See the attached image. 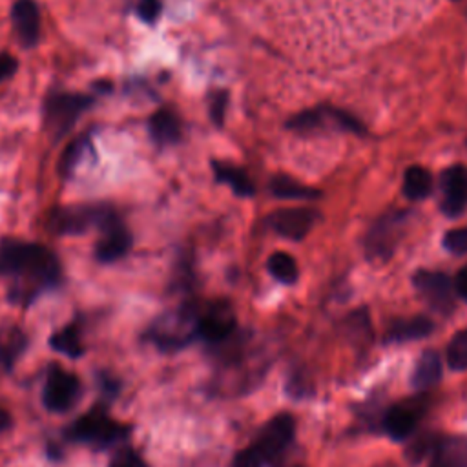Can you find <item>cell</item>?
<instances>
[{
	"label": "cell",
	"instance_id": "9",
	"mask_svg": "<svg viewBox=\"0 0 467 467\" xmlns=\"http://www.w3.org/2000/svg\"><path fill=\"white\" fill-rule=\"evenodd\" d=\"M425 407H427V400L423 396H416L392 405L383 416L385 432L394 441L407 440L414 432L421 414L425 412Z\"/></svg>",
	"mask_w": 467,
	"mask_h": 467
},
{
	"label": "cell",
	"instance_id": "24",
	"mask_svg": "<svg viewBox=\"0 0 467 467\" xmlns=\"http://www.w3.org/2000/svg\"><path fill=\"white\" fill-rule=\"evenodd\" d=\"M270 190L275 197L281 199H316L317 192L314 188H308L288 175H275L270 182Z\"/></svg>",
	"mask_w": 467,
	"mask_h": 467
},
{
	"label": "cell",
	"instance_id": "33",
	"mask_svg": "<svg viewBox=\"0 0 467 467\" xmlns=\"http://www.w3.org/2000/svg\"><path fill=\"white\" fill-rule=\"evenodd\" d=\"M16 71V58L9 53H0V82L7 80Z\"/></svg>",
	"mask_w": 467,
	"mask_h": 467
},
{
	"label": "cell",
	"instance_id": "26",
	"mask_svg": "<svg viewBox=\"0 0 467 467\" xmlns=\"http://www.w3.org/2000/svg\"><path fill=\"white\" fill-rule=\"evenodd\" d=\"M447 365L452 370H465L467 368V330H458L449 345H447Z\"/></svg>",
	"mask_w": 467,
	"mask_h": 467
},
{
	"label": "cell",
	"instance_id": "22",
	"mask_svg": "<svg viewBox=\"0 0 467 467\" xmlns=\"http://www.w3.org/2000/svg\"><path fill=\"white\" fill-rule=\"evenodd\" d=\"M213 171H215L217 181L228 184L237 195L248 197V195L254 193V184L243 170L234 168V166L224 164V162H213Z\"/></svg>",
	"mask_w": 467,
	"mask_h": 467
},
{
	"label": "cell",
	"instance_id": "12",
	"mask_svg": "<svg viewBox=\"0 0 467 467\" xmlns=\"http://www.w3.org/2000/svg\"><path fill=\"white\" fill-rule=\"evenodd\" d=\"M268 223L270 228L279 235L299 241L312 230L316 223V213L308 208L277 210L274 215H270Z\"/></svg>",
	"mask_w": 467,
	"mask_h": 467
},
{
	"label": "cell",
	"instance_id": "11",
	"mask_svg": "<svg viewBox=\"0 0 467 467\" xmlns=\"http://www.w3.org/2000/svg\"><path fill=\"white\" fill-rule=\"evenodd\" d=\"M414 286L431 303V306L445 312L452 306V283L441 272L420 270L414 275Z\"/></svg>",
	"mask_w": 467,
	"mask_h": 467
},
{
	"label": "cell",
	"instance_id": "34",
	"mask_svg": "<svg viewBox=\"0 0 467 467\" xmlns=\"http://www.w3.org/2000/svg\"><path fill=\"white\" fill-rule=\"evenodd\" d=\"M97 381H99V387H100V390H102L104 394H108V396H117V392H119V381H117V378L109 376L108 372H100Z\"/></svg>",
	"mask_w": 467,
	"mask_h": 467
},
{
	"label": "cell",
	"instance_id": "27",
	"mask_svg": "<svg viewBox=\"0 0 467 467\" xmlns=\"http://www.w3.org/2000/svg\"><path fill=\"white\" fill-rule=\"evenodd\" d=\"M88 148H89V137H80L75 142H71L66 148L62 159L58 161V171L62 175H69L77 168V164L82 161V157L88 153Z\"/></svg>",
	"mask_w": 467,
	"mask_h": 467
},
{
	"label": "cell",
	"instance_id": "23",
	"mask_svg": "<svg viewBox=\"0 0 467 467\" xmlns=\"http://www.w3.org/2000/svg\"><path fill=\"white\" fill-rule=\"evenodd\" d=\"M432 188L431 173L421 166H410L403 175V193L409 199L420 201L429 195Z\"/></svg>",
	"mask_w": 467,
	"mask_h": 467
},
{
	"label": "cell",
	"instance_id": "18",
	"mask_svg": "<svg viewBox=\"0 0 467 467\" xmlns=\"http://www.w3.org/2000/svg\"><path fill=\"white\" fill-rule=\"evenodd\" d=\"M434 325L429 317L425 316H414L407 319H396L392 321L390 328L387 330V341L394 343H403V341H412V339H421L432 332Z\"/></svg>",
	"mask_w": 467,
	"mask_h": 467
},
{
	"label": "cell",
	"instance_id": "4",
	"mask_svg": "<svg viewBox=\"0 0 467 467\" xmlns=\"http://www.w3.org/2000/svg\"><path fill=\"white\" fill-rule=\"evenodd\" d=\"M93 99L80 93H55L44 102V128L53 139L66 135Z\"/></svg>",
	"mask_w": 467,
	"mask_h": 467
},
{
	"label": "cell",
	"instance_id": "15",
	"mask_svg": "<svg viewBox=\"0 0 467 467\" xmlns=\"http://www.w3.org/2000/svg\"><path fill=\"white\" fill-rule=\"evenodd\" d=\"M401 215H385L368 234L367 248L372 257H387L396 243V234L401 226Z\"/></svg>",
	"mask_w": 467,
	"mask_h": 467
},
{
	"label": "cell",
	"instance_id": "19",
	"mask_svg": "<svg viewBox=\"0 0 467 467\" xmlns=\"http://www.w3.org/2000/svg\"><path fill=\"white\" fill-rule=\"evenodd\" d=\"M441 378V358L436 350H423L412 370V387L425 390Z\"/></svg>",
	"mask_w": 467,
	"mask_h": 467
},
{
	"label": "cell",
	"instance_id": "20",
	"mask_svg": "<svg viewBox=\"0 0 467 467\" xmlns=\"http://www.w3.org/2000/svg\"><path fill=\"white\" fill-rule=\"evenodd\" d=\"M27 347L26 334L16 327L0 328V367L9 370Z\"/></svg>",
	"mask_w": 467,
	"mask_h": 467
},
{
	"label": "cell",
	"instance_id": "35",
	"mask_svg": "<svg viewBox=\"0 0 467 467\" xmlns=\"http://www.w3.org/2000/svg\"><path fill=\"white\" fill-rule=\"evenodd\" d=\"M454 286H456L458 296L467 301V265L458 272L456 281H454Z\"/></svg>",
	"mask_w": 467,
	"mask_h": 467
},
{
	"label": "cell",
	"instance_id": "2",
	"mask_svg": "<svg viewBox=\"0 0 467 467\" xmlns=\"http://www.w3.org/2000/svg\"><path fill=\"white\" fill-rule=\"evenodd\" d=\"M130 431L128 425L113 420L104 407H93L66 429V438L91 445L93 449H108L124 440Z\"/></svg>",
	"mask_w": 467,
	"mask_h": 467
},
{
	"label": "cell",
	"instance_id": "1",
	"mask_svg": "<svg viewBox=\"0 0 467 467\" xmlns=\"http://www.w3.org/2000/svg\"><path fill=\"white\" fill-rule=\"evenodd\" d=\"M60 263L49 248L18 239L0 241V275L11 279L13 303L31 305L44 290L60 283Z\"/></svg>",
	"mask_w": 467,
	"mask_h": 467
},
{
	"label": "cell",
	"instance_id": "30",
	"mask_svg": "<svg viewBox=\"0 0 467 467\" xmlns=\"http://www.w3.org/2000/svg\"><path fill=\"white\" fill-rule=\"evenodd\" d=\"M265 463L266 462L263 460V456L252 445H248L235 454L232 467H263Z\"/></svg>",
	"mask_w": 467,
	"mask_h": 467
},
{
	"label": "cell",
	"instance_id": "6",
	"mask_svg": "<svg viewBox=\"0 0 467 467\" xmlns=\"http://www.w3.org/2000/svg\"><path fill=\"white\" fill-rule=\"evenodd\" d=\"M82 387L77 374L62 368L57 363L46 372L44 387H42V403L49 412H66L73 405H77L80 398Z\"/></svg>",
	"mask_w": 467,
	"mask_h": 467
},
{
	"label": "cell",
	"instance_id": "31",
	"mask_svg": "<svg viewBox=\"0 0 467 467\" xmlns=\"http://www.w3.org/2000/svg\"><path fill=\"white\" fill-rule=\"evenodd\" d=\"M135 11L142 22L153 24L161 15V0H139Z\"/></svg>",
	"mask_w": 467,
	"mask_h": 467
},
{
	"label": "cell",
	"instance_id": "29",
	"mask_svg": "<svg viewBox=\"0 0 467 467\" xmlns=\"http://www.w3.org/2000/svg\"><path fill=\"white\" fill-rule=\"evenodd\" d=\"M109 467H148V463L133 449H120L113 454Z\"/></svg>",
	"mask_w": 467,
	"mask_h": 467
},
{
	"label": "cell",
	"instance_id": "21",
	"mask_svg": "<svg viewBox=\"0 0 467 467\" xmlns=\"http://www.w3.org/2000/svg\"><path fill=\"white\" fill-rule=\"evenodd\" d=\"M49 345L55 352H60L67 358H80L86 352V347L80 337V328L77 323H69L55 330L49 337Z\"/></svg>",
	"mask_w": 467,
	"mask_h": 467
},
{
	"label": "cell",
	"instance_id": "28",
	"mask_svg": "<svg viewBox=\"0 0 467 467\" xmlns=\"http://www.w3.org/2000/svg\"><path fill=\"white\" fill-rule=\"evenodd\" d=\"M443 246L452 254L467 252V228H452L443 235Z\"/></svg>",
	"mask_w": 467,
	"mask_h": 467
},
{
	"label": "cell",
	"instance_id": "14",
	"mask_svg": "<svg viewBox=\"0 0 467 467\" xmlns=\"http://www.w3.org/2000/svg\"><path fill=\"white\" fill-rule=\"evenodd\" d=\"M443 201L441 210L449 217H456L467 204V170L463 166H451L441 177Z\"/></svg>",
	"mask_w": 467,
	"mask_h": 467
},
{
	"label": "cell",
	"instance_id": "13",
	"mask_svg": "<svg viewBox=\"0 0 467 467\" xmlns=\"http://www.w3.org/2000/svg\"><path fill=\"white\" fill-rule=\"evenodd\" d=\"M13 29L24 47H33L40 38V11L35 0H16L11 7Z\"/></svg>",
	"mask_w": 467,
	"mask_h": 467
},
{
	"label": "cell",
	"instance_id": "7",
	"mask_svg": "<svg viewBox=\"0 0 467 467\" xmlns=\"http://www.w3.org/2000/svg\"><path fill=\"white\" fill-rule=\"evenodd\" d=\"M294 432H296L294 416L288 412H281V414L270 418L261 427V431L257 432L255 440L250 445L268 463V462H274L281 452H285L290 447V443L294 440Z\"/></svg>",
	"mask_w": 467,
	"mask_h": 467
},
{
	"label": "cell",
	"instance_id": "25",
	"mask_svg": "<svg viewBox=\"0 0 467 467\" xmlns=\"http://www.w3.org/2000/svg\"><path fill=\"white\" fill-rule=\"evenodd\" d=\"M268 270L277 281H281L285 285H292L299 274L296 259L286 252L272 254L268 259Z\"/></svg>",
	"mask_w": 467,
	"mask_h": 467
},
{
	"label": "cell",
	"instance_id": "3",
	"mask_svg": "<svg viewBox=\"0 0 467 467\" xmlns=\"http://www.w3.org/2000/svg\"><path fill=\"white\" fill-rule=\"evenodd\" d=\"M146 337L161 350H179L197 337V308L181 306L161 316L146 332Z\"/></svg>",
	"mask_w": 467,
	"mask_h": 467
},
{
	"label": "cell",
	"instance_id": "5",
	"mask_svg": "<svg viewBox=\"0 0 467 467\" xmlns=\"http://www.w3.org/2000/svg\"><path fill=\"white\" fill-rule=\"evenodd\" d=\"M113 208L106 204H75L57 210L49 219V228L57 234H84L100 228L111 215Z\"/></svg>",
	"mask_w": 467,
	"mask_h": 467
},
{
	"label": "cell",
	"instance_id": "16",
	"mask_svg": "<svg viewBox=\"0 0 467 467\" xmlns=\"http://www.w3.org/2000/svg\"><path fill=\"white\" fill-rule=\"evenodd\" d=\"M432 467H467V438L447 436L434 443Z\"/></svg>",
	"mask_w": 467,
	"mask_h": 467
},
{
	"label": "cell",
	"instance_id": "8",
	"mask_svg": "<svg viewBox=\"0 0 467 467\" xmlns=\"http://www.w3.org/2000/svg\"><path fill=\"white\" fill-rule=\"evenodd\" d=\"M235 314L226 301H215L197 310V336L212 345L224 343L235 330Z\"/></svg>",
	"mask_w": 467,
	"mask_h": 467
},
{
	"label": "cell",
	"instance_id": "32",
	"mask_svg": "<svg viewBox=\"0 0 467 467\" xmlns=\"http://www.w3.org/2000/svg\"><path fill=\"white\" fill-rule=\"evenodd\" d=\"M224 108H226V93H217L212 99V106H210V115L217 124H223V117H224Z\"/></svg>",
	"mask_w": 467,
	"mask_h": 467
},
{
	"label": "cell",
	"instance_id": "10",
	"mask_svg": "<svg viewBox=\"0 0 467 467\" xmlns=\"http://www.w3.org/2000/svg\"><path fill=\"white\" fill-rule=\"evenodd\" d=\"M100 237L95 244V257L100 263H113L122 259L131 244H133V237L131 232L126 228V224L120 221V217L117 213H113L100 228Z\"/></svg>",
	"mask_w": 467,
	"mask_h": 467
},
{
	"label": "cell",
	"instance_id": "36",
	"mask_svg": "<svg viewBox=\"0 0 467 467\" xmlns=\"http://www.w3.org/2000/svg\"><path fill=\"white\" fill-rule=\"evenodd\" d=\"M11 414L5 410V409H2L0 407V432H4L5 429H9L11 427Z\"/></svg>",
	"mask_w": 467,
	"mask_h": 467
},
{
	"label": "cell",
	"instance_id": "17",
	"mask_svg": "<svg viewBox=\"0 0 467 467\" xmlns=\"http://www.w3.org/2000/svg\"><path fill=\"white\" fill-rule=\"evenodd\" d=\"M148 131L157 144H173L181 139V120L170 109H159L148 120Z\"/></svg>",
	"mask_w": 467,
	"mask_h": 467
}]
</instances>
